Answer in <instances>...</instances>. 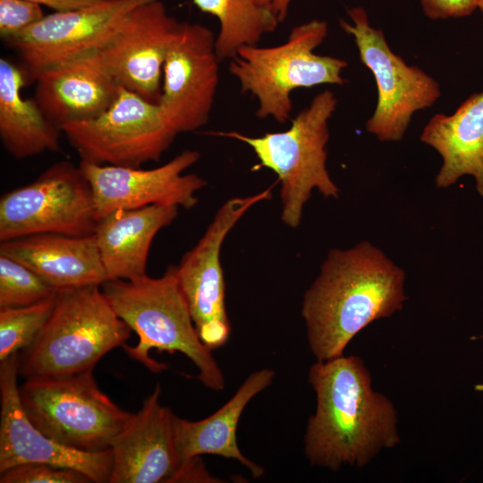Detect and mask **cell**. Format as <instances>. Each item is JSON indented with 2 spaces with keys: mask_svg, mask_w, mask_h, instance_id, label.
<instances>
[{
  "mask_svg": "<svg viewBox=\"0 0 483 483\" xmlns=\"http://www.w3.org/2000/svg\"><path fill=\"white\" fill-rule=\"evenodd\" d=\"M308 378L317 396L304 435L312 466L333 471L344 465L364 467L383 449L399 445L394 405L372 388L370 372L359 356L317 360Z\"/></svg>",
  "mask_w": 483,
  "mask_h": 483,
  "instance_id": "1",
  "label": "cell"
},
{
  "mask_svg": "<svg viewBox=\"0 0 483 483\" xmlns=\"http://www.w3.org/2000/svg\"><path fill=\"white\" fill-rule=\"evenodd\" d=\"M404 281V270L368 241L331 250L301 306L317 360L343 355L362 329L402 309L407 300Z\"/></svg>",
  "mask_w": 483,
  "mask_h": 483,
  "instance_id": "2",
  "label": "cell"
},
{
  "mask_svg": "<svg viewBox=\"0 0 483 483\" xmlns=\"http://www.w3.org/2000/svg\"><path fill=\"white\" fill-rule=\"evenodd\" d=\"M101 288L117 316L139 337L135 346L123 345L131 359L158 373L167 366L151 359L149 351L179 352L197 367L198 378L206 387L225 388L222 369L196 330L176 267L169 266L156 278L146 275L131 280H107Z\"/></svg>",
  "mask_w": 483,
  "mask_h": 483,
  "instance_id": "3",
  "label": "cell"
},
{
  "mask_svg": "<svg viewBox=\"0 0 483 483\" xmlns=\"http://www.w3.org/2000/svg\"><path fill=\"white\" fill-rule=\"evenodd\" d=\"M131 331L101 285L58 291L47 324L19 358V374L28 379L93 369L105 354L125 344Z\"/></svg>",
  "mask_w": 483,
  "mask_h": 483,
  "instance_id": "4",
  "label": "cell"
},
{
  "mask_svg": "<svg viewBox=\"0 0 483 483\" xmlns=\"http://www.w3.org/2000/svg\"><path fill=\"white\" fill-rule=\"evenodd\" d=\"M337 103L330 90L317 94L284 131L267 132L259 137L234 131L211 132L247 144L259 161L254 168L266 167L276 174L281 183V220L291 228L299 226L303 208L314 189L325 198L339 197V189L326 165L328 121Z\"/></svg>",
  "mask_w": 483,
  "mask_h": 483,
  "instance_id": "5",
  "label": "cell"
},
{
  "mask_svg": "<svg viewBox=\"0 0 483 483\" xmlns=\"http://www.w3.org/2000/svg\"><path fill=\"white\" fill-rule=\"evenodd\" d=\"M327 32V23L315 19L294 26L281 45H249L238 49L231 59L229 72L238 80L242 92H250L258 99V118L271 117L284 123L292 111L293 90L347 83L342 76L348 66L346 60L314 52Z\"/></svg>",
  "mask_w": 483,
  "mask_h": 483,
  "instance_id": "6",
  "label": "cell"
},
{
  "mask_svg": "<svg viewBox=\"0 0 483 483\" xmlns=\"http://www.w3.org/2000/svg\"><path fill=\"white\" fill-rule=\"evenodd\" d=\"M92 370L28 378L19 393L26 415L46 436L71 448L100 452L111 447L134 413L98 388Z\"/></svg>",
  "mask_w": 483,
  "mask_h": 483,
  "instance_id": "7",
  "label": "cell"
},
{
  "mask_svg": "<svg viewBox=\"0 0 483 483\" xmlns=\"http://www.w3.org/2000/svg\"><path fill=\"white\" fill-rule=\"evenodd\" d=\"M347 14L351 21L340 19L339 25L353 38L360 59L373 74L377 89V106L366 130L379 141H400L413 114L432 106L440 97V86L391 50L383 31L370 25L363 7L351 8Z\"/></svg>",
  "mask_w": 483,
  "mask_h": 483,
  "instance_id": "8",
  "label": "cell"
},
{
  "mask_svg": "<svg viewBox=\"0 0 483 483\" xmlns=\"http://www.w3.org/2000/svg\"><path fill=\"white\" fill-rule=\"evenodd\" d=\"M96 225L90 184L68 160L0 198V242L37 233L89 236Z\"/></svg>",
  "mask_w": 483,
  "mask_h": 483,
  "instance_id": "9",
  "label": "cell"
},
{
  "mask_svg": "<svg viewBox=\"0 0 483 483\" xmlns=\"http://www.w3.org/2000/svg\"><path fill=\"white\" fill-rule=\"evenodd\" d=\"M60 131L80 161L133 168L159 160L176 138L157 103L123 87L102 114Z\"/></svg>",
  "mask_w": 483,
  "mask_h": 483,
  "instance_id": "10",
  "label": "cell"
},
{
  "mask_svg": "<svg viewBox=\"0 0 483 483\" xmlns=\"http://www.w3.org/2000/svg\"><path fill=\"white\" fill-rule=\"evenodd\" d=\"M272 188L225 201L198 243L176 267L178 283L198 335L211 351L227 342L231 330L220 261L222 245L228 233L251 207L271 199Z\"/></svg>",
  "mask_w": 483,
  "mask_h": 483,
  "instance_id": "11",
  "label": "cell"
},
{
  "mask_svg": "<svg viewBox=\"0 0 483 483\" xmlns=\"http://www.w3.org/2000/svg\"><path fill=\"white\" fill-rule=\"evenodd\" d=\"M219 61L213 32L205 25L181 21L165 61L157 103L164 122L176 136L208 122Z\"/></svg>",
  "mask_w": 483,
  "mask_h": 483,
  "instance_id": "12",
  "label": "cell"
},
{
  "mask_svg": "<svg viewBox=\"0 0 483 483\" xmlns=\"http://www.w3.org/2000/svg\"><path fill=\"white\" fill-rule=\"evenodd\" d=\"M152 0H107L83 8L54 12L4 41L23 64L27 82L44 68L98 51L125 16Z\"/></svg>",
  "mask_w": 483,
  "mask_h": 483,
  "instance_id": "13",
  "label": "cell"
},
{
  "mask_svg": "<svg viewBox=\"0 0 483 483\" xmlns=\"http://www.w3.org/2000/svg\"><path fill=\"white\" fill-rule=\"evenodd\" d=\"M199 157L198 151L186 149L152 169L80 161L79 165L92 190L97 222L119 209L150 205L192 208L198 203L196 192L203 189L207 182L195 174H183V172Z\"/></svg>",
  "mask_w": 483,
  "mask_h": 483,
  "instance_id": "14",
  "label": "cell"
},
{
  "mask_svg": "<svg viewBox=\"0 0 483 483\" xmlns=\"http://www.w3.org/2000/svg\"><path fill=\"white\" fill-rule=\"evenodd\" d=\"M180 23L161 0L145 3L125 16L97 51L100 59L121 87L157 104L165 61Z\"/></svg>",
  "mask_w": 483,
  "mask_h": 483,
  "instance_id": "15",
  "label": "cell"
},
{
  "mask_svg": "<svg viewBox=\"0 0 483 483\" xmlns=\"http://www.w3.org/2000/svg\"><path fill=\"white\" fill-rule=\"evenodd\" d=\"M18 375L19 356L14 353L0 364V472L24 463H47L79 470L91 482L109 483L111 449L85 452L61 445L42 433L22 408Z\"/></svg>",
  "mask_w": 483,
  "mask_h": 483,
  "instance_id": "16",
  "label": "cell"
},
{
  "mask_svg": "<svg viewBox=\"0 0 483 483\" xmlns=\"http://www.w3.org/2000/svg\"><path fill=\"white\" fill-rule=\"evenodd\" d=\"M160 394L157 384L130 424L114 439L109 483L175 482L179 463L174 414L160 404Z\"/></svg>",
  "mask_w": 483,
  "mask_h": 483,
  "instance_id": "17",
  "label": "cell"
},
{
  "mask_svg": "<svg viewBox=\"0 0 483 483\" xmlns=\"http://www.w3.org/2000/svg\"><path fill=\"white\" fill-rule=\"evenodd\" d=\"M34 81L37 103L59 129L97 117L114 103L121 89L97 51L49 65Z\"/></svg>",
  "mask_w": 483,
  "mask_h": 483,
  "instance_id": "18",
  "label": "cell"
},
{
  "mask_svg": "<svg viewBox=\"0 0 483 483\" xmlns=\"http://www.w3.org/2000/svg\"><path fill=\"white\" fill-rule=\"evenodd\" d=\"M0 254L22 263L57 291L107 281L94 234H32L1 242Z\"/></svg>",
  "mask_w": 483,
  "mask_h": 483,
  "instance_id": "19",
  "label": "cell"
},
{
  "mask_svg": "<svg viewBox=\"0 0 483 483\" xmlns=\"http://www.w3.org/2000/svg\"><path fill=\"white\" fill-rule=\"evenodd\" d=\"M275 372L262 369L252 372L233 396L209 417L190 421L174 416V434L179 471L175 482L189 464L201 454H215L238 461L254 479L264 474V469L242 454L237 445V426L246 405L268 387Z\"/></svg>",
  "mask_w": 483,
  "mask_h": 483,
  "instance_id": "20",
  "label": "cell"
},
{
  "mask_svg": "<svg viewBox=\"0 0 483 483\" xmlns=\"http://www.w3.org/2000/svg\"><path fill=\"white\" fill-rule=\"evenodd\" d=\"M178 208L150 205L119 209L97 222L94 235L107 280H131L147 275L152 241L174 221Z\"/></svg>",
  "mask_w": 483,
  "mask_h": 483,
  "instance_id": "21",
  "label": "cell"
},
{
  "mask_svg": "<svg viewBox=\"0 0 483 483\" xmlns=\"http://www.w3.org/2000/svg\"><path fill=\"white\" fill-rule=\"evenodd\" d=\"M420 140L442 158L435 179L437 188L450 187L470 175L483 198V91L470 96L452 114L432 116Z\"/></svg>",
  "mask_w": 483,
  "mask_h": 483,
  "instance_id": "22",
  "label": "cell"
},
{
  "mask_svg": "<svg viewBox=\"0 0 483 483\" xmlns=\"http://www.w3.org/2000/svg\"><path fill=\"white\" fill-rule=\"evenodd\" d=\"M27 83L22 69L0 58V139L16 159L60 150V129L40 109L34 98H25Z\"/></svg>",
  "mask_w": 483,
  "mask_h": 483,
  "instance_id": "23",
  "label": "cell"
},
{
  "mask_svg": "<svg viewBox=\"0 0 483 483\" xmlns=\"http://www.w3.org/2000/svg\"><path fill=\"white\" fill-rule=\"evenodd\" d=\"M193 4L219 21L216 53L220 61L232 59L242 47L257 45L280 23L274 13L254 0H193Z\"/></svg>",
  "mask_w": 483,
  "mask_h": 483,
  "instance_id": "24",
  "label": "cell"
},
{
  "mask_svg": "<svg viewBox=\"0 0 483 483\" xmlns=\"http://www.w3.org/2000/svg\"><path fill=\"white\" fill-rule=\"evenodd\" d=\"M56 295L28 306L0 309V361L33 343L52 314Z\"/></svg>",
  "mask_w": 483,
  "mask_h": 483,
  "instance_id": "25",
  "label": "cell"
},
{
  "mask_svg": "<svg viewBox=\"0 0 483 483\" xmlns=\"http://www.w3.org/2000/svg\"><path fill=\"white\" fill-rule=\"evenodd\" d=\"M58 291L22 263L0 254V309L50 299Z\"/></svg>",
  "mask_w": 483,
  "mask_h": 483,
  "instance_id": "26",
  "label": "cell"
},
{
  "mask_svg": "<svg viewBox=\"0 0 483 483\" xmlns=\"http://www.w3.org/2000/svg\"><path fill=\"white\" fill-rule=\"evenodd\" d=\"M1 483H89L79 470L47 463H24L0 472Z\"/></svg>",
  "mask_w": 483,
  "mask_h": 483,
  "instance_id": "27",
  "label": "cell"
},
{
  "mask_svg": "<svg viewBox=\"0 0 483 483\" xmlns=\"http://www.w3.org/2000/svg\"><path fill=\"white\" fill-rule=\"evenodd\" d=\"M42 5L31 0H0V36L6 41L42 20Z\"/></svg>",
  "mask_w": 483,
  "mask_h": 483,
  "instance_id": "28",
  "label": "cell"
},
{
  "mask_svg": "<svg viewBox=\"0 0 483 483\" xmlns=\"http://www.w3.org/2000/svg\"><path fill=\"white\" fill-rule=\"evenodd\" d=\"M479 0H419L423 13L430 20L470 16L478 10Z\"/></svg>",
  "mask_w": 483,
  "mask_h": 483,
  "instance_id": "29",
  "label": "cell"
},
{
  "mask_svg": "<svg viewBox=\"0 0 483 483\" xmlns=\"http://www.w3.org/2000/svg\"><path fill=\"white\" fill-rule=\"evenodd\" d=\"M54 12H67L89 6L107 0H31Z\"/></svg>",
  "mask_w": 483,
  "mask_h": 483,
  "instance_id": "30",
  "label": "cell"
},
{
  "mask_svg": "<svg viewBox=\"0 0 483 483\" xmlns=\"http://www.w3.org/2000/svg\"><path fill=\"white\" fill-rule=\"evenodd\" d=\"M257 4L269 10L279 22L284 21L288 14L292 0H254Z\"/></svg>",
  "mask_w": 483,
  "mask_h": 483,
  "instance_id": "31",
  "label": "cell"
},
{
  "mask_svg": "<svg viewBox=\"0 0 483 483\" xmlns=\"http://www.w3.org/2000/svg\"><path fill=\"white\" fill-rule=\"evenodd\" d=\"M478 10L480 11L483 18V0H479L478 2Z\"/></svg>",
  "mask_w": 483,
  "mask_h": 483,
  "instance_id": "32",
  "label": "cell"
},
{
  "mask_svg": "<svg viewBox=\"0 0 483 483\" xmlns=\"http://www.w3.org/2000/svg\"><path fill=\"white\" fill-rule=\"evenodd\" d=\"M479 338L483 339V335H480Z\"/></svg>",
  "mask_w": 483,
  "mask_h": 483,
  "instance_id": "33",
  "label": "cell"
}]
</instances>
